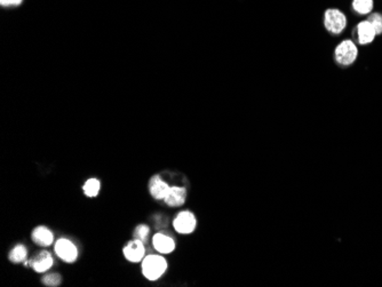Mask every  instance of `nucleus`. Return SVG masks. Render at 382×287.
<instances>
[{
    "instance_id": "f257e3e1",
    "label": "nucleus",
    "mask_w": 382,
    "mask_h": 287,
    "mask_svg": "<svg viewBox=\"0 0 382 287\" xmlns=\"http://www.w3.org/2000/svg\"><path fill=\"white\" fill-rule=\"evenodd\" d=\"M167 268V263L163 256L159 255H149L146 256L142 263V271L146 278L150 280L158 279L163 276Z\"/></svg>"
},
{
    "instance_id": "f03ea898",
    "label": "nucleus",
    "mask_w": 382,
    "mask_h": 287,
    "mask_svg": "<svg viewBox=\"0 0 382 287\" xmlns=\"http://www.w3.org/2000/svg\"><path fill=\"white\" fill-rule=\"evenodd\" d=\"M324 26L333 35H339L347 26L346 15L339 9H327L324 15Z\"/></svg>"
},
{
    "instance_id": "7ed1b4c3",
    "label": "nucleus",
    "mask_w": 382,
    "mask_h": 287,
    "mask_svg": "<svg viewBox=\"0 0 382 287\" xmlns=\"http://www.w3.org/2000/svg\"><path fill=\"white\" fill-rule=\"evenodd\" d=\"M357 57V47L351 40L342 41L335 48V60L341 65H350Z\"/></svg>"
},
{
    "instance_id": "20e7f679",
    "label": "nucleus",
    "mask_w": 382,
    "mask_h": 287,
    "mask_svg": "<svg viewBox=\"0 0 382 287\" xmlns=\"http://www.w3.org/2000/svg\"><path fill=\"white\" fill-rule=\"evenodd\" d=\"M55 253L60 259L68 262V263H71V262L76 261L78 256V251L75 244L70 240L65 239V238L57 240L55 244Z\"/></svg>"
},
{
    "instance_id": "39448f33",
    "label": "nucleus",
    "mask_w": 382,
    "mask_h": 287,
    "mask_svg": "<svg viewBox=\"0 0 382 287\" xmlns=\"http://www.w3.org/2000/svg\"><path fill=\"white\" fill-rule=\"evenodd\" d=\"M175 230L180 233H190L196 228V217L188 211L181 212L173 222Z\"/></svg>"
},
{
    "instance_id": "423d86ee",
    "label": "nucleus",
    "mask_w": 382,
    "mask_h": 287,
    "mask_svg": "<svg viewBox=\"0 0 382 287\" xmlns=\"http://www.w3.org/2000/svg\"><path fill=\"white\" fill-rule=\"evenodd\" d=\"M376 36V32L372 27V24L367 21L360 22L358 26L355 28L354 30V37L357 39L360 45H367L374 40Z\"/></svg>"
},
{
    "instance_id": "0eeeda50",
    "label": "nucleus",
    "mask_w": 382,
    "mask_h": 287,
    "mask_svg": "<svg viewBox=\"0 0 382 287\" xmlns=\"http://www.w3.org/2000/svg\"><path fill=\"white\" fill-rule=\"evenodd\" d=\"M187 198V191L184 188L181 187H169L168 192L166 193L164 198V202L167 204L168 206L172 207H178L183 205Z\"/></svg>"
},
{
    "instance_id": "6e6552de",
    "label": "nucleus",
    "mask_w": 382,
    "mask_h": 287,
    "mask_svg": "<svg viewBox=\"0 0 382 287\" xmlns=\"http://www.w3.org/2000/svg\"><path fill=\"white\" fill-rule=\"evenodd\" d=\"M124 254L126 259L131 262H139L144 256V246L143 241L139 239H135L131 241L129 245L125 246L124 249Z\"/></svg>"
},
{
    "instance_id": "1a4fd4ad",
    "label": "nucleus",
    "mask_w": 382,
    "mask_h": 287,
    "mask_svg": "<svg viewBox=\"0 0 382 287\" xmlns=\"http://www.w3.org/2000/svg\"><path fill=\"white\" fill-rule=\"evenodd\" d=\"M149 190L151 196L157 199V201H164L166 193L169 190V186L165 181H163V179H160L159 176H154L150 180Z\"/></svg>"
},
{
    "instance_id": "9d476101",
    "label": "nucleus",
    "mask_w": 382,
    "mask_h": 287,
    "mask_svg": "<svg viewBox=\"0 0 382 287\" xmlns=\"http://www.w3.org/2000/svg\"><path fill=\"white\" fill-rule=\"evenodd\" d=\"M153 242L155 249L160 253H164V254L173 252L175 249L174 240L171 237L163 235V233H157V235H155Z\"/></svg>"
},
{
    "instance_id": "9b49d317",
    "label": "nucleus",
    "mask_w": 382,
    "mask_h": 287,
    "mask_svg": "<svg viewBox=\"0 0 382 287\" xmlns=\"http://www.w3.org/2000/svg\"><path fill=\"white\" fill-rule=\"evenodd\" d=\"M53 233L46 227H38L32 232V240L39 246H50L53 242Z\"/></svg>"
},
{
    "instance_id": "f8f14e48",
    "label": "nucleus",
    "mask_w": 382,
    "mask_h": 287,
    "mask_svg": "<svg viewBox=\"0 0 382 287\" xmlns=\"http://www.w3.org/2000/svg\"><path fill=\"white\" fill-rule=\"evenodd\" d=\"M32 268L37 272H44L48 270L53 264V257L48 252H41L31 261Z\"/></svg>"
},
{
    "instance_id": "ddd939ff",
    "label": "nucleus",
    "mask_w": 382,
    "mask_h": 287,
    "mask_svg": "<svg viewBox=\"0 0 382 287\" xmlns=\"http://www.w3.org/2000/svg\"><path fill=\"white\" fill-rule=\"evenodd\" d=\"M352 8L359 14H369L373 9V0H354Z\"/></svg>"
},
{
    "instance_id": "4468645a",
    "label": "nucleus",
    "mask_w": 382,
    "mask_h": 287,
    "mask_svg": "<svg viewBox=\"0 0 382 287\" xmlns=\"http://www.w3.org/2000/svg\"><path fill=\"white\" fill-rule=\"evenodd\" d=\"M100 181L96 179H90L84 186V192L88 197H95L100 191Z\"/></svg>"
},
{
    "instance_id": "2eb2a0df",
    "label": "nucleus",
    "mask_w": 382,
    "mask_h": 287,
    "mask_svg": "<svg viewBox=\"0 0 382 287\" xmlns=\"http://www.w3.org/2000/svg\"><path fill=\"white\" fill-rule=\"evenodd\" d=\"M27 257V249L22 245H17L16 247H14L12 252L9 253V259H11L12 262L14 263H19L26 260Z\"/></svg>"
},
{
    "instance_id": "dca6fc26",
    "label": "nucleus",
    "mask_w": 382,
    "mask_h": 287,
    "mask_svg": "<svg viewBox=\"0 0 382 287\" xmlns=\"http://www.w3.org/2000/svg\"><path fill=\"white\" fill-rule=\"evenodd\" d=\"M367 21H369L372 27H373V29L376 32V35H380V33H382V16L380 15V14H373V15H371L369 18H367Z\"/></svg>"
},
{
    "instance_id": "f3484780",
    "label": "nucleus",
    "mask_w": 382,
    "mask_h": 287,
    "mask_svg": "<svg viewBox=\"0 0 382 287\" xmlns=\"http://www.w3.org/2000/svg\"><path fill=\"white\" fill-rule=\"evenodd\" d=\"M148 235H149V228L148 227L144 226V225H141L139 227H136V229L134 231L135 239L144 241L146 239V237H148Z\"/></svg>"
},
{
    "instance_id": "a211bd4d",
    "label": "nucleus",
    "mask_w": 382,
    "mask_h": 287,
    "mask_svg": "<svg viewBox=\"0 0 382 287\" xmlns=\"http://www.w3.org/2000/svg\"><path fill=\"white\" fill-rule=\"evenodd\" d=\"M43 283L46 286H58L61 284V276L57 274L47 275L45 278L43 279Z\"/></svg>"
},
{
    "instance_id": "6ab92c4d",
    "label": "nucleus",
    "mask_w": 382,
    "mask_h": 287,
    "mask_svg": "<svg viewBox=\"0 0 382 287\" xmlns=\"http://www.w3.org/2000/svg\"><path fill=\"white\" fill-rule=\"evenodd\" d=\"M23 2V0H0V4L3 6H17Z\"/></svg>"
}]
</instances>
